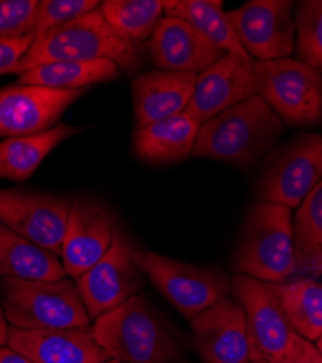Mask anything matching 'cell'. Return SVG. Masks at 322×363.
Instances as JSON below:
<instances>
[{"label":"cell","instance_id":"6da1fadb","mask_svg":"<svg viewBox=\"0 0 322 363\" xmlns=\"http://www.w3.org/2000/svg\"><path fill=\"white\" fill-rule=\"evenodd\" d=\"M283 131L282 119L257 95L203 123L192 156L250 169L270 153Z\"/></svg>","mask_w":322,"mask_h":363},{"label":"cell","instance_id":"7a4b0ae2","mask_svg":"<svg viewBox=\"0 0 322 363\" xmlns=\"http://www.w3.org/2000/svg\"><path fill=\"white\" fill-rule=\"evenodd\" d=\"M92 333L109 357L127 363H178L182 357L168 323L142 294L98 317Z\"/></svg>","mask_w":322,"mask_h":363},{"label":"cell","instance_id":"3957f363","mask_svg":"<svg viewBox=\"0 0 322 363\" xmlns=\"http://www.w3.org/2000/svg\"><path fill=\"white\" fill-rule=\"evenodd\" d=\"M109 60L127 72L141 66L137 45L116 34L100 6L81 15L45 35L35 38L22 57L15 74L51 62H95Z\"/></svg>","mask_w":322,"mask_h":363},{"label":"cell","instance_id":"277c9868","mask_svg":"<svg viewBox=\"0 0 322 363\" xmlns=\"http://www.w3.org/2000/svg\"><path fill=\"white\" fill-rule=\"evenodd\" d=\"M234 270L268 284H283L297 274L289 208L261 201L250 208L238 235Z\"/></svg>","mask_w":322,"mask_h":363},{"label":"cell","instance_id":"5b68a950","mask_svg":"<svg viewBox=\"0 0 322 363\" xmlns=\"http://www.w3.org/2000/svg\"><path fill=\"white\" fill-rule=\"evenodd\" d=\"M2 306L6 321L25 330L89 327L91 317L77 284L60 281H26L5 278Z\"/></svg>","mask_w":322,"mask_h":363},{"label":"cell","instance_id":"8992f818","mask_svg":"<svg viewBox=\"0 0 322 363\" xmlns=\"http://www.w3.org/2000/svg\"><path fill=\"white\" fill-rule=\"evenodd\" d=\"M257 95L290 127L322 121V74L294 58L253 62Z\"/></svg>","mask_w":322,"mask_h":363},{"label":"cell","instance_id":"52a82bcc","mask_svg":"<svg viewBox=\"0 0 322 363\" xmlns=\"http://www.w3.org/2000/svg\"><path fill=\"white\" fill-rule=\"evenodd\" d=\"M322 180V135L299 134L270 151L254 185L261 202L299 208Z\"/></svg>","mask_w":322,"mask_h":363},{"label":"cell","instance_id":"ba28073f","mask_svg":"<svg viewBox=\"0 0 322 363\" xmlns=\"http://www.w3.org/2000/svg\"><path fill=\"white\" fill-rule=\"evenodd\" d=\"M135 260L161 295L189 320L231 292L229 279L221 269L203 267L138 249Z\"/></svg>","mask_w":322,"mask_h":363},{"label":"cell","instance_id":"9c48e42d","mask_svg":"<svg viewBox=\"0 0 322 363\" xmlns=\"http://www.w3.org/2000/svg\"><path fill=\"white\" fill-rule=\"evenodd\" d=\"M229 286L246 314L250 363H279L297 333L286 320L272 284L237 274Z\"/></svg>","mask_w":322,"mask_h":363},{"label":"cell","instance_id":"30bf717a","mask_svg":"<svg viewBox=\"0 0 322 363\" xmlns=\"http://www.w3.org/2000/svg\"><path fill=\"white\" fill-rule=\"evenodd\" d=\"M137 247L130 237L116 228L105 256L83 277L77 288L91 318L113 311L142 288V270L135 260Z\"/></svg>","mask_w":322,"mask_h":363},{"label":"cell","instance_id":"8fae6325","mask_svg":"<svg viewBox=\"0 0 322 363\" xmlns=\"http://www.w3.org/2000/svg\"><path fill=\"white\" fill-rule=\"evenodd\" d=\"M70 208L71 201L64 195L29 189L0 191V223L57 256L62 253Z\"/></svg>","mask_w":322,"mask_h":363},{"label":"cell","instance_id":"7c38bea8","mask_svg":"<svg viewBox=\"0 0 322 363\" xmlns=\"http://www.w3.org/2000/svg\"><path fill=\"white\" fill-rule=\"evenodd\" d=\"M246 52L260 62L287 58L297 47L294 4L287 0H251L226 12Z\"/></svg>","mask_w":322,"mask_h":363},{"label":"cell","instance_id":"4fadbf2b","mask_svg":"<svg viewBox=\"0 0 322 363\" xmlns=\"http://www.w3.org/2000/svg\"><path fill=\"white\" fill-rule=\"evenodd\" d=\"M84 90L13 84L0 89V137H23L52 128Z\"/></svg>","mask_w":322,"mask_h":363},{"label":"cell","instance_id":"5bb4252c","mask_svg":"<svg viewBox=\"0 0 322 363\" xmlns=\"http://www.w3.org/2000/svg\"><path fill=\"white\" fill-rule=\"evenodd\" d=\"M116 228V216L106 205L84 198L71 202L60 253L66 274L79 279L93 267L109 250Z\"/></svg>","mask_w":322,"mask_h":363},{"label":"cell","instance_id":"9a60e30c","mask_svg":"<svg viewBox=\"0 0 322 363\" xmlns=\"http://www.w3.org/2000/svg\"><path fill=\"white\" fill-rule=\"evenodd\" d=\"M254 96H257V87L253 60L226 52L197 74L195 92L186 112L203 124Z\"/></svg>","mask_w":322,"mask_h":363},{"label":"cell","instance_id":"2e32d148","mask_svg":"<svg viewBox=\"0 0 322 363\" xmlns=\"http://www.w3.org/2000/svg\"><path fill=\"white\" fill-rule=\"evenodd\" d=\"M196 350L203 363H250L246 314L225 296L190 320Z\"/></svg>","mask_w":322,"mask_h":363},{"label":"cell","instance_id":"e0dca14e","mask_svg":"<svg viewBox=\"0 0 322 363\" xmlns=\"http://www.w3.org/2000/svg\"><path fill=\"white\" fill-rule=\"evenodd\" d=\"M157 70L200 74L226 52L189 22L164 15L149 41Z\"/></svg>","mask_w":322,"mask_h":363},{"label":"cell","instance_id":"ac0fdd59","mask_svg":"<svg viewBox=\"0 0 322 363\" xmlns=\"http://www.w3.org/2000/svg\"><path fill=\"white\" fill-rule=\"evenodd\" d=\"M6 345L33 363H102L110 359L96 343L92 327L25 330L11 325Z\"/></svg>","mask_w":322,"mask_h":363},{"label":"cell","instance_id":"d6986e66","mask_svg":"<svg viewBox=\"0 0 322 363\" xmlns=\"http://www.w3.org/2000/svg\"><path fill=\"white\" fill-rule=\"evenodd\" d=\"M197 74L151 70L131 82L137 130L185 112L192 101Z\"/></svg>","mask_w":322,"mask_h":363},{"label":"cell","instance_id":"ffe728a7","mask_svg":"<svg viewBox=\"0 0 322 363\" xmlns=\"http://www.w3.org/2000/svg\"><path fill=\"white\" fill-rule=\"evenodd\" d=\"M200 125L185 111L135 130L132 137L135 156L153 164L183 162L193 153Z\"/></svg>","mask_w":322,"mask_h":363},{"label":"cell","instance_id":"44dd1931","mask_svg":"<svg viewBox=\"0 0 322 363\" xmlns=\"http://www.w3.org/2000/svg\"><path fill=\"white\" fill-rule=\"evenodd\" d=\"M66 270L57 255L0 223V277L26 281H60Z\"/></svg>","mask_w":322,"mask_h":363},{"label":"cell","instance_id":"7402d4cb","mask_svg":"<svg viewBox=\"0 0 322 363\" xmlns=\"http://www.w3.org/2000/svg\"><path fill=\"white\" fill-rule=\"evenodd\" d=\"M79 133L77 127L58 123L42 133L4 140L0 143V177L28 180L58 144Z\"/></svg>","mask_w":322,"mask_h":363},{"label":"cell","instance_id":"603a6c76","mask_svg":"<svg viewBox=\"0 0 322 363\" xmlns=\"http://www.w3.org/2000/svg\"><path fill=\"white\" fill-rule=\"evenodd\" d=\"M120 77V66L109 60L95 62H51L33 67L18 77V84L52 90H86L95 83Z\"/></svg>","mask_w":322,"mask_h":363},{"label":"cell","instance_id":"cb8c5ba5","mask_svg":"<svg viewBox=\"0 0 322 363\" xmlns=\"http://www.w3.org/2000/svg\"><path fill=\"white\" fill-rule=\"evenodd\" d=\"M272 288L292 330L312 343L318 342L322 337V284L299 278L272 284Z\"/></svg>","mask_w":322,"mask_h":363},{"label":"cell","instance_id":"d4e9b609","mask_svg":"<svg viewBox=\"0 0 322 363\" xmlns=\"http://www.w3.org/2000/svg\"><path fill=\"white\" fill-rule=\"evenodd\" d=\"M163 5L164 15L189 22L225 52L251 58L234 33L226 18V12L222 9V2H214V0H163Z\"/></svg>","mask_w":322,"mask_h":363},{"label":"cell","instance_id":"484cf974","mask_svg":"<svg viewBox=\"0 0 322 363\" xmlns=\"http://www.w3.org/2000/svg\"><path fill=\"white\" fill-rule=\"evenodd\" d=\"M297 272L305 278L322 275V180L299 205L294 220Z\"/></svg>","mask_w":322,"mask_h":363},{"label":"cell","instance_id":"4316f807","mask_svg":"<svg viewBox=\"0 0 322 363\" xmlns=\"http://www.w3.org/2000/svg\"><path fill=\"white\" fill-rule=\"evenodd\" d=\"M100 11L113 31L134 45L151 38L163 19V0H105Z\"/></svg>","mask_w":322,"mask_h":363},{"label":"cell","instance_id":"83f0119b","mask_svg":"<svg viewBox=\"0 0 322 363\" xmlns=\"http://www.w3.org/2000/svg\"><path fill=\"white\" fill-rule=\"evenodd\" d=\"M297 57L322 74V0L297 4Z\"/></svg>","mask_w":322,"mask_h":363},{"label":"cell","instance_id":"f1b7e54d","mask_svg":"<svg viewBox=\"0 0 322 363\" xmlns=\"http://www.w3.org/2000/svg\"><path fill=\"white\" fill-rule=\"evenodd\" d=\"M98 0H38L33 35L40 38L52 29L99 8Z\"/></svg>","mask_w":322,"mask_h":363},{"label":"cell","instance_id":"f546056e","mask_svg":"<svg viewBox=\"0 0 322 363\" xmlns=\"http://www.w3.org/2000/svg\"><path fill=\"white\" fill-rule=\"evenodd\" d=\"M38 0H0V38L33 34Z\"/></svg>","mask_w":322,"mask_h":363},{"label":"cell","instance_id":"4dcf8cb0","mask_svg":"<svg viewBox=\"0 0 322 363\" xmlns=\"http://www.w3.org/2000/svg\"><path fill=\"white\" fill-rule=\"evenodd\" d=\"M34 35H23L13 38H0V76L13 73L19 66L22 57L31 48Z\"/></svg>","mask_w":322,"mask_h":363},{"label":"cell","instance_id":"1f68e13d","mask_svg":"<svg viewBox=\"0 0 322 363\" xmlns=\"http://www.w3.org/2000/svg\"><path fill=\"white\" fill-rule=\"evenodd\" d=\"M279 363H322V352L315 343L295 335Z\"/></svg>","mask_w":322,"mask_h":363},{"label":"cell","instance_id":"d6a6232c","mask_svg":"<svg viewBox=\"0 0 322 363\" xmlns=\"http://www.w3.org/2000/svg\"><path fill=\"white\" fill-rule=\"evenodd\" d=\"M0 363H33L31 360H28L13 349L8 347H0Z\"/></svg>","mask_w":322,"mask_h":363},{"label":"cell","instance_id":"836d02e7","mask_svg":"<svg viewBox=\"0 0 322 363\" xmlns=\"http://www.w3.org/2000/svg\"><path fill=\"white\" fill-rule=\"evenodd\" d=\"M8 333H9V325H8L4 308H0V347L8 343Z\"/></svg>","mask_w":322,"mask_h":363},{"label":"cell","instance_id":"e575fe53","mask_svg":"<svg viewBox=\"0 0 322 363\" xmlns=\"http://www.w3.org/2000/svg\"><path fill=\"white\" fill-rule=\"evenodd\" d=\"M102 363H127V362H122V360H120V359L110 357V359H108V360H105V362H102Z\"/></svg>","mask_w":322,"mask_h":363},{"label":"cell","instance_id":"d590c367","mask_svg":"<svg viewBox=\"0 0 322 363\" xmlns=\"http://www.w3.org/2000/svg\"><path fill=\"white\" fill-rule=\"evenodd\" d=\"M315 345H316V347L322 352V337H321L318 342H315Z\"/></svg>","mask_w":322,"mask_h":363}]
</instances>
